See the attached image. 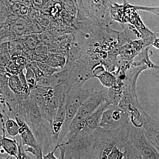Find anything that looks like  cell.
<instances>
[{"instance_id":"obj_1","label":"cell","mask_w":159,"mask_h":159,"mask_svg":"<svg viewBox=\"0 0 159 159\" xmlns=\"http://www.w3.org/2000/svg\"><path fill=\"white\" fill-rule=\"evenodd\" d=\"M115 1H76L77 12L73 21L75 29L109 28L114 21L111 14Z\"/></svg>"},{"instance_id":"obj_2","label":"cell","mask_w":159,"mask_h":159,"mask_svg":"<svg viewBox=\"0 0 159 159\" xmlns=\"http://www.w3.org/2000/svg\"><path fill=\"white\" fill-rule=\"evenodd\" d=\"M111 14L114 21H116L124 24L129 23L137 29L142 39L154 40L159 38L158 32L154 33L148 29L142 21L134 6L124 1L123 5H119L116 2L113 4Z\"/></svg>"},{"instance_id":"obj_3","label":"cell","mask_w":159,"mask_h":159,"mask_svg":"<svg viewBox=\"0 0 159 159\" xmlns=\"http://www.w3.org/2000/svg\"><path fill=\"white\" fill-rule=\"evenodd\" d=\"M101 64L98 58L92 54L85 53L74 61L69 69V91L82 88L89 79L93 78V71Z\"/></svg>"},{"instance_id":"obj_4","label":"cell","mask_w":159,"mask_h":159,"mask_svg":"<svg viewBox=\"0 0 159 159\" xmlns=\"http://www.w3.org/2000/svg\"><path fill=\"white\" fill-rule=\"evenodd\" d=\"M129 141L142 159H159V151L148 141L142 128L134 127L130 123Z\"/></svg>"},{"instance_id":"obj_5","label":"cell","mask_w":159,"mask_h":159,"mask_svg":"<svg viewBox=\"0 0 159 159\" xmlns=\"http://www.w3.org/2000/svg\"><path fill=\"white\" fill-rule=\"evenodd\" d=\"M129 122V117L124 111L118 106H110L103 112L99 126L104 130H115L127 125Z\"/></svg>"},{"instance_id":"obj_6","label":"cell","mask_w":159,"mask_h":159,"mask_svg":"<svg viewBox=\"0 0 159 159\" xmlns=\"http://www.w3.org/2000/svg\"><path fill=\"white\" fill-rule=\"evenodd\" d=\"M154 40L141 38L129 42L120 48L118 61L132 62L135 57L145 48L150 47Z\"/></svg>"},{"instance_id":"obj_7","label":"cell","mask_w":159,"mask_h":159,"mask_svg":"<svg viewBox=\"0 0 159 159\" xmlns=\"http://www.w3.org/2000/svg\"><path fill=\"white\" fill-rule=\"evenodd\" d=\"M15 120L19 127V135H20V140L23 146H29L34 148L36 152L35 158L43 159V153L42 149L38 143L34 134L29 125L22 120L18 118H16Z\"/></svg>"},{"instance_id":"obj_8","label":"cell","mask_w":159,"mask_h":159,"mask_svg":"<svg viewBox=\"0 0 159 159\" xmlns=\"http://www.w3.org/2000/svg\"><path fill=\"white\" fill-rule=\"evenodd\" d=\"M104 89L102 87L100 90L95 91L89 97L77 111L76 115L85 119L90 116L104 101Z\"/></svg>"},{"instance_id":"obj_9","label":"cell","mask_w":159,"mask_h":159,"mask_svg":"<svg viewBox=\"0 0 159 159\" xmlns=\"http://www.w3.org/2000/svg\"><path fill=\"white\" fill-rule=\"evenodd\" d=\"M142 128L148 141L157 150L159 151L158 120L153 119L145 111L143 116Z\"/></svg>"},{"instance_id":"obj_10","label":"cell","mask_w":159,"mask_h":159,"mask_svg":"<svg viewBox=\"0 0 159 159\" xmlns=\"http://www.w3.org/2000/svg\"><path fill=\"white\" fill-rule=\"evenodd\" d=\"M116 82L110 88H104V101L108 105L117 107L122 99L125 77H118Z\"/></svg>"},{"instance_id":"obj_11","label":"cell","mask_w":159,"mask_h":159,"mask_svg":"<svg viewBox=\"0 0 159 159\" xmlns=\"http://www.w3.org/2000/svg\"><path fill=\"white\" fill-rule=\"evenodd\" d=\"M95 91L93 88H81L69 91L66 94L65 104L72 106L79 109Z\"/></svg>"},{"instance_id":"obj_12","label":"cell","mask_w":159,"mask_h":159,"mask_svg":"<svg viewBox=\"0 0 159 159\" xmlns=\"http://www.w3.org/2000/svg\"><path fill=\"white\" fill-rule=\"evenodd\" d=\"M150 47L145 48L134 58L130 67L144 66L147 67L149 74L155 77H159V66L154 63L149 57Z\"/></svg>"},{"instance_id":"obj_13","label":"cell","mask_w":159,"mask_h":159,"mask_svg":"<svg viewBox=\"0 0 159 159\" xmlns=\"http://www.w3.org/2000/svg\"><path fill=\"white\" fill-rule=\"evenodd\" d=\"M94 77L99 80L102 87L110 88L113 85L116 80V77L108 72L102 64H99L94 69L93 71Z\"/></svg>"},{"instance_id":"obj_14","label":"cell","mask_w":159,"mask_h":159,"mask_svg":"<svg viewBox=\"0 0 159 159\" xmlns=\"http://www.w3.org/2000/svg\"><path fill=\"white\" fill-rule=\"evenodd\" d=\"M110 106L104 102L90 116L86 117L85 119L86 129L91 131H94L100 128L99 122L102 114Z\"/></svg>"},{"instance_id":"obj_15","label":"cell","mask_w":159,"mask_h":159,"mask_svg":"<svg viewBox=\"0 0 159 159\" xmlns=\"http://www.w3.org/2000/svg\"><path fill=\"white\" fill-rule=\"evenodd\" d=\"M65 116L66 105L65 102H64L60 105L52 123L53 132L58 140L59 134L64 122Z\"/></svg>"},{"instance_id":"obj_16","label":"cell","mask_w":159,"mask_h":159,"mask_svg":"<svg viewBox=\"0 0 159 159\" xmlns=\"http://www.w3.org/2000/svg\"><path fill=\"white\" fill-rule=\"evenodd\" d=\"M1 148L9 157L16 158L18 153V141L16 139L8 138L6 134L3 135L1 141Z\"/></svg>"},{"instance_id":"obj_17","label":"cell","mask_w":159,"mask_h":159,"mask_svg":"<svg viewBox=\"0 0 159 159\" xmlns=\"http://www.w3.org/2000/svg\"><path fill=\"white\" fill-rule=\"evenodd\" d=\"M66 61V57L57 53H49L45 63L53 67L62 70L64 67Z\"/></svg>"},{"instance_id":"obj_18","label":"cell","mask_w":159,"mask_h":159,"mask_svg":"<svg viewBox=\"0 0 159 159\" xmlns=\"http://www.w3.org/2000/svg\"><path fill=\"white\" fill-rule=\"evenodd\" d=\"M27 50L34 51L38 44L41 42L39 34H30L20 38Z\"/></svg>"},{"instance_id":"obj_19","label":"cell","mask_w":159,"mask_h":159,"mask_svg":"<svg viewBox=\"0 0 159 159\" xmlns=\"http://www.w3.org/2000/svg\"><path fill=\"white\" fill-rule=\"evenodd\" d=\"M8 48L10 56L17 55L24 56L27 50L20 39L9 42Z\"/></svg>"},{"instance_id":"obj_20","label":"cell","mask_w":159,"mask_h":159,"mask_svg":"<svg viewBox=\"0 0 159 159\" xmlns=\"http://www.w3.org/2000/svg\"><path fill=\"white\" fill-rule=\"evenodd\" d=\"M11 56L9 53L8 42L0 44V67H5L10 60Z\"/></svg>"},{"instance_id":"obj_21","label":"cell","mask_w":159,"mask_h":159,"mask_svg":"<svg viewBox=\"0 0 159 159\" xmlns=\"http://www.w3.org/2000/svg\"><path fill=\"white\" fill-rule=\"evenodd\" d=\"M5 129L8 135L12 137L19 134V127L14 119H7L5 122Z\"/></svg>"},{"instance_id":"obj_22","label":"cell","mask_w":159,"mask_h":159,"mask_svg":"<svg viewBox=\"0 0 159 159\" xmlns=\"http://www.w3.org/2000/svg\"><path fill=\"white\" fill-rule=\"evenodd\" d=\"M25 69L26 70L25 77L26 81L29 86V90L31 91L37 85V79L33 71L27 65L25 66Z\"/></svg>"},{"instance_id":"obj_23","label":"cell","mask_w":159,"mask_h":159,"mask_svg":"<svg viewBox=\"0 0 159 159\" xmlns=\"http://www.w3.org/2000/svg\"><path fill=\"white\" fill-rule=\"evenodd\" d=\"M38 66L44 76H50L61 70L60 69L53 67L44 62H37Z\"/></svg>"},{"instance_id":"obj_24","label":"cell","mask_w":159,"mask_h":159,"mask_svg":"<svg viewBox=\"0 0 159 159\" xmlns=\"http://www.w3.org/2000/svg\"><path fill=\"white\" fill-rule=\"evenodd\" d=\"M11 29L13 33L17 35H21L25 34L27 31L26 24L21 20L16 21L11 24Z\"/></svg>"},{"instance_id":"obj_25","label":"cell","mask_w":159,"mask_h":159,"mask_svg":"<svg viewBox=\"0 0 159 159\" xmlns=\"http://www.w3.org/2000/svg\"><path fill=\"white\" fill-rule=\"evenodd\" d=\"M5 69L7 74L11 76V75H17L21 70H24L25 68L20 67L16 64L14 61L10 60L5 66Z\"/></svg>"},{"instance_id":"obj_26","label":"cell","mask_w":159,"mask_h":159,"mask_svg":"<svg viewBox=\"0 0 159 159\" xmlns=\"http://www.w3.org/2000/svg\"><path fill=\"white\" fill-rule=\"evenodd\" d=\"M27 65L34 73L37 79V80L39 78L44 76L42 72L40 70L39 67L38 66L37 62L35 61H31V62L28 63Z\"/></svg>"},{"instance_id":"obj_27","label":"cell","mask_w":159,"mask_h":159,"mask_svg":"<svg viewBox=\"0 0 159 159\" xmlns=\"http://www.w3.org/2000/svg\"><path fill=\"white\" fill-rule=\"evenodd\" d=\"M34 51L36 54L44 56H48L49 53L47 44L43 42L38 44Z\"/></svg>"},{"instance_id":"obj_28","label":"cell","mask_w":159,"mask_h":159,"mask_svg":"<svg viewBox=\"0 0 159 159\" xmlns=\"http://www.w3.org/2000/svg\"><path fill=\"white\" fill-rule=\"evenodd\" d=\"M134 7L136 10H142L150 11V12H152L154 14H155L157 16H159L158 7H148L139 6H134Z\"/></svg>"},{"instance_id":"obj_29","label":"cell","mask_w":159,"mask_h":159,"mask_svg":"<svg viewBox=\"0 0 159 159\" xmlns=\"http://www.w3.org/2000/svg\"><path fill=\"white\" fill-rule=\"evenodd\" d=\"M59 144H57L54 147L53 150L49 152L46 155H43V159H61L60 157L58 158L55 157L54 153L59 147Z\"/></svg>"},{"instance_id":"obj_30","label":"cell","mask_w":159,"mask_h":159,"mask_svg":"<svg viewBox=\"0 0 159 159\" xmlns=\"http://www.w3.org/2000/svg\"><path fill=\"white\" fill-rule=\"evenodd\" d=\"M6 5H5V2L0 1V19H5L7 14V9Z\"/></svg>"},{"instance_id":"obj_31","label":"cell","mask_w":159,"mask_h":159,"mask_svg":"<svg viewBox=\"0 0 159 159\" xmlns=\"http://www.w3.org/2000/svg\"><path fill=\"white\" fill-rule=\"evenodd\" d=\"M121 150H122V149L118 148L116 145L114 146L112 150L111 151L109 155L108 156L107 159H116L119 152Z\"/></svg>"},{"instance_id":"obj_32","label":"cell","mask_w":159,"mask_h":159,"mask_svg":"<svg viewBox=\"0 0 159 159\" xmlns=\"http://www.w3.org/2000/svg\"><path fill=\"white\" fill-rule=\"evenodd\" d=\"M65 142H62V143L59 144V148L60 150V157L61 159H65Z\"/></svg>"},{"instance_id":"obj_33","label":"cell","mask_w":159,"mask_h":159,"mask_svg":"<svg viewBox=\"0 0 159 159\" xmlns=\"http://www.w3.org/2000/svg\"><path fill=\"white\" fill-rule=\"evenodd\" d=\"M159 38H157L153 41L151 46H152L157 49H159Z\"/></svg>"},{"instance_id":"obj_34","label":"cell","mask_w":159,"mask_h":159,"mask_svg":"<svg viewBox=\"0 0 159 159\" xmlns=\"http://www.w3.org/2000/svg\"><path fill=\"white\" fill-rule=\"evenodd\" d=\"M0 159H16V158L8 156H0Z\"/></svg>"},{"instance_id":"obj_35","label":"cell","mask_w":159,"mask_h":159,"mask_svg":"<svg viewBox=\"0 0 159 159\" xmlns=\"http://www.w3.org/2000/svg\"><path fill=\"white\" fill-rule=\"evenodd\" d=\"M139 159H142V158H141V157L140 156L139 157Z\"/></svg>"},{"instance_id":"obj_36","label":"cell","mask_w":159,"mask_h":159,"mask_svg":"<svg viewBox=\"0 0 159 159\" xmlns=\"http://www.w3.org/2000/svg\"></svg>"}]
</instances>
